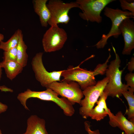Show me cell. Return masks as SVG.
Segmentation results:
<instances>
[{
	"label": "cell",
	"mask_w": 134,
	"mask_h": 134,
	"mask_svg": "<svg viewBox=\"0 0 134 134\" xmlns=\"http://www.w3.org/2000/svg\"><path fill=\"white\" fill-rule=\"evenodd\" d=\"M47 88L52 90L62 97L66 98L73 105L75 103L80 104L84 96L82 91L79 85L77 82L73 81L63 79L60 82H53Z\"/></svg>",
	"instance_id": "cell-9"
},
{
	"label": "cell",
	"mask_w": 134,
	"mask_h": 134,
	"mask_svg": "<svg viewBox=\"0 0 134 134\" xmlns=\"http://www.w3.org/2000/svg\"><path fill=\"white\" fill-rule=\"evenodd\" d=\"M104 9V15L109 18L111 21V27L108 33L103 34L101 39L93 46H96L97 49L103 48L110 37L113 36L118 38L121 34L119 28L122 21L126 18L134 17V14L129 11H124L118 8L114 9L106 6Z\"/></svg>",
	"instance_id": "cell-4"
},
{
	"label": "cell",
	"mask_w": 134,
	"mask_h": 134,
	"mask_svg": "<svg viewBox=\"0 0 134 134\" xmlns=\"http://www.w3.org/2000/svg\"><path fill=\"white\" fill-rule=\"evenodd\" d=\"M4 38V36L3 34L0 33V42L2 41Z\"/></svg>",
	"instance_id": "cell-27"
},
{
	"label": "cell",
	"mask_w": 134,
	"mask_h": 134,
	"mask_svg": "<svg viewBox=\"0 0 134 134\" xmlns=\"http://www.w3.org/2000/svg\"><path fill=\"white\" fill-rule=\"evenodd\" d=\"M16 48L17 62L23 68L27 65L28 55L27 53V47L23 40V35L22 34L20 36Z\"/></svg>",
	"instance_id": "cell-17"
},
{
	"label": "cell",
	"mask_w": 134,
	"mask_h": 134,
	"mask_svg": "<svg viewBox=\"0 0 134 134\" xmlns=\"http://www.w3.org/2000/svg\"><path fill=\"white\" fill-rule=\"evenodd\" d=\"M0 63L1 67L4 68L7 77L11 80L21 73L23 69L17 62L3 61Z\"/></svg>",
	"instance_id": "cell-16"
},
{
	"label": "cell",
	"mask_w": 134,
	"mask_h": 134,
	"mask_svg": "<svg viewBox=\"0 0 134 134\" xmlns=\"http://www.w3.org/2000/svg\"><path fill=\"white\" fill-rule=\"evenodd\" d=\"M2 68L0 63V81L1 77L2 74ZM0 90L2 91L12 92L13 90L11 89L8 88L5 86H0Z\"/></svg>",
	"instance_id": "cell-24"
},
{
	"label": "cell",
	"mask_w": 134,
	"mask_h": 134,
	"mask_svg": "<svg viewBox=\"0 0 134 134\" xmlns=\"http://www.w3.org/2000/svg\"><path fill=\"white\" fill-rule=\"evenodd\" d=\"M50 13V17L48 24L50 26L59 24H67L70 18L68 13L74 8H80L76 2L65 3L60 0H50L47 4Z\"/></svg>",
	"instance_id": "cell-6"
},
{
	"label": "cell",
	"mask_w": 134,
	"mask_h": 134,
	"mask_svg": "<svg viewBox=\"0 0 134 134\" xmlns=\"http://www.w3.org/2000/svg\"><path fill=\"white\" fill-rule=\"evenodd\" d=\"M59 95L57 93L49 88H47L45 90L41 91H33L28 89L23 92L19 93L17 98L27 110H29L26 104L27 100L30 98H37L42 100L54 102L62 109L66 115L72 116L75 112L73 105L66 98L63 97L59 98Z\"/></svg>",
	"instance_id": "cell-2"
},
{
	"label": "cell",
	"mask_w": 134,
	"mask_h": 134,
	"mask_svg": "<svg viewBox=\"0 0 134 134\" xmlns=\"http://www.w3.org/2000/svg\"><path fill=\"white\" fill-rule=\"evenodd\" d=\"M67 38V34L57 25L51 27L46 31L42 39L44 51L50 53L58 51L63 47Z\"/></svg>",
	"instance_id": "cell-8"
},
{
	"label": "cell",
	"mask_w": 134,
	"mask_h": 134,
	"mask_svg": "<svg viewBox=\"0 0 134 134\" xmlns=\"http://www.w3.org/2000/svg\"><path fill=\"white\" fill-rule=\"evenodd\" d=\"M128 69L130 72H132L134 70V57H132L130 60L128 62Z\"/></svg>",
	"instance_id": "cell-25"
},
{
	"label": "cell",
	"mask_w": 134,
	"mask_h": 134,
	"mask_svg": "<svg viewBox=\"0 0 134 134\" xmlns=\"http://www.w3.org/2000/svg\"><path fill=\"white\" fill-rule=\"evenodd\" d=\"M7 108V105L0 102V114L6 111Z\"/></svg>",
	"instance_id": "cell-26"
},
{
	"label": "cell",
	"mask_w": 134,
	"mask_h": 134,
	"mask_svg": "<svg viewBox=\"0 0 134 134\" xmlns=\"http://www.w3.org/2000/svg\"><path fill=\"white\" fill-rule=\"evenodd\" d=\"M26 131L23 134H48L45 120L36 115H32L28 119Z\"/></svg>",
	"instance_id": "cell-14"
},
{
	"label": "cell",
	"mask_w": 134,
	"mask_h": 134,
	"mask_svg": "<svg viewBox=\"0 0 134 134\" xmlns=\"http://www.w3.org/2000/svg\"><path fill=\"white\" fill-rule=\"evenodd\" d=\"M47 0H34L33 1L34 12L38 16L41 25L46 27L50 17V11L47 5Z\"/></svg>",
	"instance_id": "cell-15"
},
{
	"label": "cell",
	"mask_w": 134,
	"mask_h": 134,
	"mask_svg": "<svg viewBox=\"0 0 134 134\" xmlns=\"http://www.w3.org/2000/svg\"><path fill=\"white\" fill-rule=\"evenodd\" d=\"M43 54L42 52L36 53L32 59L31 65L36 79L42 86L47 88L53 82L61 81L60 78L63 70L48 71L43 63Z\"/></svg>",
	"instance_id": "cell-10"
},
{
	"label": "cell",
	"mask_w": 134,
	"mask_h": 134,
	"mask_svg": "<svg viewBox=\"0 0 134 134\" xmlns=\"http://www.w3.org/2000/svg\"><path fill=\"white\" fill-rule=\"evenodd\" d=\"M3 61H17V49L16 47L7 51H4L2 57Z\"/></svg>",
	"instance_id": "cell-20"
},
{
	"label": "cell",
	"mask_w": 134,
	"mask_h": 134,
	"mask_svg": "<svg viewBox=\"0 0 134 134\" xmlns=\"http://www.w3.org/2000/svg\"><path fill=\"white\" fill-rule=\"evenodd\" d=\"M130 18L124 20L119 28L124 40V46L122 52L124 55H130L134 48V22Z\"/></svg>",
	"instance_id": "cell-11"
},
{
	"label": "cell",
	"mask_w": 134,
	"mask_h": 134,
	"mask_svg": "<svg viewBox=\"0 0 134 134\" xmlns=\"http://www.w3.org/2000/svg\"><path fill=\"white\" fill-rule=\"evenodd\" d=\"M134 90L129 87L128 90L122 91V95L127 101L129 108L126 109L125 114L127 115L128 119L134 123Z\"/></svg>",
	"instance_id": "cell-18"
},
{
	"label": "cell",
	"mask_w": 134,
	"mask_h": 134,
	"mask_svg": "<svg viewBox=\"0 0 134 134\" xmlns=\"http://www.w3.org/2000/svg\"><path fill=\"white\" fill-rule=\"evenodd\" d=\"M121 7L122 10L125 11L128 10L134 14V2H130L125 0H120Z\"/></svg>",
	"instance_id": "cell-21"
},
{
	"label": "cell",
	"mask_w": 134,
	"mask_h": 134,
	"mask_svg": "<svg viewBox=\"0 0 134 134\" xmlns=\"http://www.w3.org/2000/svg\"><path fill=\"white\" fill-rule=\"evenodd\" d=\"M85 129L88 134H100V131L98 130L94 131L91 130L90 128V122L88 121L84 122Z\"/></svg>",
	"instance_id": "cell-23"
},
{
	"label": "cell",
	"mask_w": 134,
	"mask_h": 134,
	"mask_svg": "<svg viewBox=\"0 0 134 134\" xmlns=\"http://www.w3.org/2000/svg\"><path fill=\"white\" fill-rule=\"evenodd\" d=\"M108 82V79L105 77L98 81L96 85L89 86L82 91L85 97L81 101L79 113L83 118L86 119L89 117L90 112L103 91Z\"/></svg>",
	"instance_id": "cell-5"
},
{
	"label": "cell",
	"mask_w": 134,
	"mask_h": 134,
	"mask_svg": "<svg viewBox=\"0 0 134 134\" xmlns=\"http://www.w3.org/2000/svg\"><path fill=\"white\" fill-rule=\"evenodd\" d=\"M108 97L107 94L103 91L96 103L97 105L90 112L89 117L98 121L103 119L107 115L109 116L112 114V113L106 104V100Z\"/></svg>",
	"instance_id": "cell-12"
},
{
	"label": "cell",
	"mask_w": 134,
	"mask_h": 134,
	"mask_svg": "<svg viewBox=\"0 0 134 134\" xmlns=\"http://www.w3.org/2000/svg\"><path fill=\"white\" fill-rule=\"evenodd\" d=\"M108 116L109 123L112 127H118L124 131L125 134H134V123L127 119L121 111L115 115L112 113Z\"/></svg>",
	"instance_id": "cell-13"
},
{
	"label": "cell",
	"mask_w": 134,
	"mask_h": 134,
	"mask_svg": "<svg viewBox=\"0 0 134 134\" xmlns=\"http://www.w3.org/2000/svg\"><path fill=\"white\" fill-rule=\"evenodd\" d=\"M0 134H2L1 130L0 129Z\"/></svg>",
	"instance_id": "cell-28"
},
{
	"label": "cell",
	"mask_w": 134,
	"mask_h": 134,
	"mask_svg": "<svg viewBox=\"0 0 134 134\" xmlns=\"http://www.w3.org/2000/svg\"><path fill=\"white\" fill-rule=\"evenodd\" d=\"M115 0H77L76 1L82 12L79 15L83 20L92 22L101 23L100 13L106 6Z\"/></svg>",
	"instance_id": "cell-7"
},
{
	"label": "cell",
	"mask_w": 134,
	"mask_h": 134,
	"mask_svg": "<svg viewBox=\"0 0 134 134\" xmlns=\"http://www.w3.org/2000/svg\"><path fill=\"white\" fill-rule=\"evenodd\" d=\"M112 46L115 58L110 62L106 71L105 73L108 79V82L104 91L108 96L120 98L122 96V91L128 90L129 87L122 82L121 76L123 70H120L119 68L121 60L115 48Z\"/></svg>",
	"instance_id": "cell-3"
},
{
	"label": "cell",
	"mask_w": 134,
	"mask_h": 134,
	"mask_svg": "<svg viewBox=\"0 0 134 134\" xmlns=\"http://www.w3.org/2000/svg\"><path fill=\"white\" fill-rule=\"evenodd\" d=\"M22 34L21 30L17 29L7 41L4 42L2 41L0 42V49L4 51H6L17 47L20 36Z\"/></svg>",
	"instance_id": "cell-19"
},
{
	"label": "cell",
	"mask_w": 134,
	"mask_h": 134,
	"mask_svg": "<svg viewBox=\"0 0 134 134\" xmlns=\"http://www.w3.org/2000/svg\"><path fill=\"white\" fill-rule=\"evenodd\" d=\"M125 79L127 85L134 90V73L131 72L127 73L125 75Z\"/></svg>",
	"instance_id": "cell-22"
},
{
	"label": "cell",
	"mask_w": 134,
	"mask_h": 134,
	"mask_svg": "<svg viewBox=\"0 0 134 134\" xmlns=\"http://www.w3.org/2000/svg\"><path fill=\"white\" fill-rule=\"evenodd\" d=\"M111 57L109 53L105 62L102 64L98 65L93 70L81 68L79 66L75 67L70 66L67 69L63 70L61 76L64 78V80L77 82L81 90H83L89 86L96 84L95 76L105 74Z\"/></svg>",
	"instance_id": "cell-1"
}]
</instances>
